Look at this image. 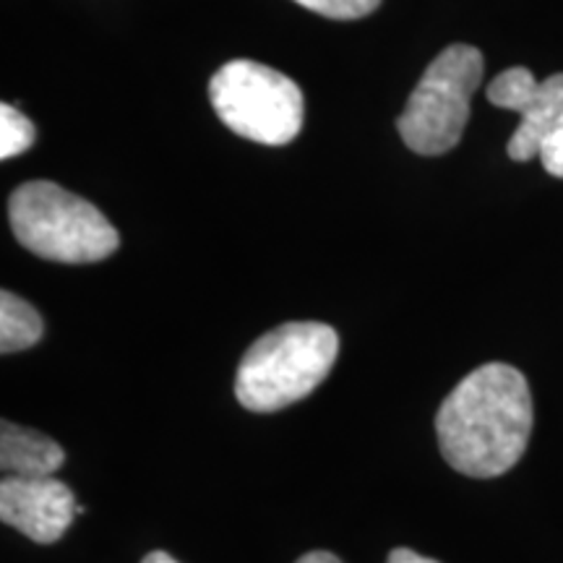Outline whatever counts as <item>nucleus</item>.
<instances>
[{
    "mask_svg": "<svg viewBox=\"0 0 563 563\" xmlns=\"http://www.w3.org/2000/svg\"><path fill=\"white\" fill-rule=\"evenodd\" d=\"M302 9L327 19H363L382 5V0H295Z\"/></svg>",
    "mask_w": 563,
    "mask_h": 563,
    "instance_id": "obj_11",
    "label": "nucleus"
},
{
    "mask_svg": "<svg viewBox=\"0 0 563 563\" xmlns=\"http://www.w3.org/2000/svg\"><path fill=\"white\" fill-rule=\"evenodd\" d=\"M60 443L45 433L3 420L0 426V467L5 477H53L63 467Z\"/></svg>",
    "mask_w": 563,
    "mask_h": 563,
    "instance_id": "obj_8",
    "label": "nucleus"
},
{
    "mask_svg": "<svg viewBox=\"0 0 563 563\" xmlns=\"http://www.w3.org/2000/svg\"><path fill=\"white\" fill-rule=\"evenodd\" d=\"M340 336L329 323H282L251 344L238 365L235 397L251 412H277L308 397L329 376Z\"/></svg>",
    "mask_w": 563,
    "mask_h": 563,
    "instance_id": "obj_2",
    "label": "nucleus"
},
{
    "mask_svg": "<svg viewBox=\"0 0 563 563\" xmlns=\"http://www.w3.org/2000/svg\"><path fill=\"white\" fill-rule=\"evenodd\" d=\"M298 563H342L336 559L334 553H327V551H313V553H306L302 559H298Z\"/></svg>",
    "mask_w": 563,
    "mask_h": 563,
    "instance_id": "obj_14",
    "label": "nucleus"
},
{
    "mask_svg": "<svg viewBox=\"0 0 563 563\" xmlns=\"http://www.w3.org/2000/svg\"><path fill=\"white\" fill-rule=\"evenodd\" d=\"M9 220L16 241L47 262L95 264L121 245L118 230L95 203L51 180L19 186L9 199Z\"/></svg>",
    "mask_w": 563,
    "mask_h": 563,
    "instance_id": "obj_3",
    "label": "nucleus"
},
{
    "mask_svg": "<svg viewBox=\"0 0 563 563\" xmlns=\"http://www.w3.org/2000/svg\"><path fill=\"white\" fill-rule=\"evenodd\" d=\"M483 68V53L473 45L446 47L426 68L397 121L399 136L412 152L435 157L460 144Z\"/></svg>",
    "mask_w": 563,
    "mask_h": 563,
    "instance_id": "obj_5",
    "label": "nucleus"
},
{
    "mask_svg": "<svg viewBox=\"0 0 563 563\" xmlns=\"http://www.w3.org/2000/svg\"><path fill=\"white\" fill-rule=\"evenodd\" d=\"M530 384L514 365L485 363L462 378L435 415L443 460L470 477H498L532 435Z\"/></svg>",
    "mask_w": 563,
    "mask_h": 563,
    "instance_id": "obj_1",
    "label": "nucleus"
},
{
    "mask_svg": "<svg viewBox=\"0 0 563 563\" xmlns=\"http://www.w3.org/2000/svg\"><path fill=\"white\" fill-rule=\"evenodd\" d=\"M386 563H439L433 559H426V555L410 551V548H394L389 553V561Z\"/></svg>",
    "mask_w": 563,
    "mask_h": 563,
    "instance_id": "obj_13",
    "label": "nucleus"
},
{
    "mask_svg": "<svg viewBox=\"0 0 563 563\" xmlns=\"http://www.w3.org/2000/svg\"><path fill=\"white\" fill-rule=\"evenodd\" d=\"M540 162L543 167L555 178H563V121L559 129L551 133V139L543 144V152H540Z\"/></svg>",
    "mask_w": 563,
    "mask_h": 563,
    "instance_id": "obj_12",
    "label": "nucleus"
},
{
    "mask_svg": "<svg viewBox=\"0 0 563 563\" xmlns=\"http://www.w3.org/2000/svg\"><path fill=\"white\" fill-rule=\"evenodd\" d=\"M488 100L496 108L522 115V123L506 146L509 157L514 162L540 157L543 144L563 121V74L538 81L530 68L514 66L488 84Z\"/></svg>",
    "mask_w": 563,
    "mask_h": 563,
    "instance_id": "obj_6",
    "label": "nucleus"
},
{
    "mask_svg": "<svg viewBox=\"0 0 563 563\" xmlns=\"http://www.w3.org/2000/svg\"><path fill=\"white\" fill-rule=\"evenodd\" d=\"M40 313L19 295L3 290L0 295V352L11 355V352L30 350L42 340Z\"/></svg>",
    "mask_w": 563,
    "mask_h": 563,
    "instance_id": "obj_9",
    "label": "nucleus"
},
{
    "mask_svg": "<svg viewBox=\"0 0 563 563\" xmlns=\"http://www.w3.org/2000/svg\"><path fill=\"white\" fill-rule=\"evenodd\" d=\"M34 144V125L13 104H0V157L11 159Z\"/></svg>",
    "mask_w": 563,
    "mask_h": 563,
    "instance_id": "obj_10",
    "label": "nucleus"
},
{
    "mask_svg": "<svg viewBox=\"0 0 563 563\" xmlns=\"http://www.w3.org/2000/svg\"><path fill=\"white\" fill-rule=\"evenodd\" d=\"M76 498L68 485L53 477H3L0 519L40 545L60 540L76 517Z\"/></svg>",
    "mask_w": 563,
    "mask_h": 563,
    "instance_id": "obj_7",
    "label": "nucleus"
},
{
    "mask_svg": "<svg viewBox=\"0 0 563 563\" xmlns=\"http://www.w3.org/2000/svg\"><path fill=\"white\" fill-rule=\"evenodd\" d=\"M209 100L232 133L266 146L290 144L306 118L302 91L290 76L245 58L211 76Z\"/></svg>",
    "mask_w": 563,
    "mask_h": 563,
    "instance_id": "obj_4",
    "label": "nucleus"
},
{
    "mask_svg": "<svg viewBox=\"0 0 563 563\" xmlns=\"http://www.w3.org/2000/svg\"><path fill=\"white\" fill-rule=\"evenodd\" d=\"M141 563H178L173 559L170 553H165V551H152L150 555H144V561Z\"/></svg>",
    "mask_w": 563,
    "mask_h": 563,
    "instance_id": "obj_15",
    "label": "nucleus"
}]
</instances>
